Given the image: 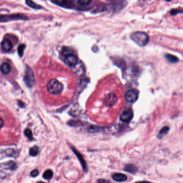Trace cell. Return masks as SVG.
I'll return each instance as SVG.
<instances>
[{
	"mask_svg": "<svg viewBox=\"0 0 183 183\" xmlns=\"http://www.w3.org/2000/svg\"><path fill=\"white\" fill-rule=\"evenodd\" d=\"M3 120L0 118V128H1L2 126H3Z\"/></svg>",
	"mask_w": 183,
	"mask_h": 183,
	"instance_id": "603a6c76",
	"label": "cell"
},
{
	"mask_svg": "<svg viewBox=\"0 0 183 183\" xmlns=\"http://www.w3.org/2000/svg\"><path fill=\"white\" fill-rule=\"evenodd\" d=\"M28 17L24 15L14 14L11 15H2L0 16V22H7L9 21L17 19H26Z\"/></svg>",
	"mask_w": 183,
	"mask_h": 183,
	"instance_id": "3957f363",
	"label": "cell"
},
{
	"mask_svg": "<svg viewBox=\"0 0 183 183\" xmlns=\"http://www.w3.org/2000/svg\"><path fill=\"white\" fill-rule=\"evenodd\" d=\"M1 71L5 75L8 74L11 71V66L8 63L4 62L1 66Z\"/></svg>",
	"mask_w": 183,
	"mask_h": 183,
	"instance_id": "4fadbf2b",
	"label": "cell"
},
{
	"mask_svg": "<svg viewBox=\"0 0 183 183\" xmlns=\"http://www.w3.org/2000/svg\"><path fill=\"white\" fill-rule=\"evenodd\" d=\"M131 39L141 47H144L147 45L149 38L146 33L142 31H137L133 32L131 36Z\"/></svg>",
	"mask_w": 183,
	"mask_h": 183,
	"instance_id": "6da1fadb",
	"label": "cell"
},
{
	"mask_svg": "<svg viewBox=\"0 0 183 183\" xmlns=\"http://www.w3.org/2000/svg\"><path fill=\"white\" fill-rule=\"evenodd\" d=\"M118 101L117 96L113 93H110L108 94L105 97V103L108 106L111 107L114 105Z\"/></svg>",
	"mask_w": 183,
	"mask_h": 183,
	"instance_id": "ba28073f",
	"label": "cell"
},
{
	"mask_svg": "<svg viewBox=\"0 0 183 183\" xmlns=\"http://www.w3.org/2000/svg\"><path fill=\"white\" fill-rule=\"evenodd\" d=\"M30 155L32 156H36L39 153V148L37 146H34L31 148L29 151Z\"/></svg>",
	"mask_w": 183,
	"mask_h": 183,
	"instance_id": "e0dca14e",
	"label": "cell"
},
{
	"mask_svg": "<svg viewBox=\"0 0 183 183\" xmlns=\"http://www.w3.org/2000/svg\"><path fill=\"white\" fill-rule=\"evenodd\" d=\"M64 61L65 64L69 66H74L78 62V57L76 55L71 53L65 55Z\"/></svg>",
	"mask_w": 183,
	"mask_h": 183,
	"instance_id": "5b68a950",
	"label": "cell"
},
{
	"mask_svg": "<svg viewBox=\"0 0 183 183\" xmlns=\"http://www.w3.org/2000/svg\"><path fill=\"white\" fill-rule=\"evenodd\" d=\"M98 183H111V182L108 180L100 179L98 180Z\"/></svg>",
	"mask_w": 183,
	"mask_h": 183,
	"instance_id": "7402d4cb",
	"label": "cell"
},
{
	"mask_svg": "<svg viewBox=\"0 0 183 183\" xmlns=\"http://www.w3.org/2000/svg\"><path fill=\"white\" fill-rule=\"evenodd\" d=\"M113 179L118 182H122L126 181L127 180V177L125 175L121 173H115L112 176Z\"/></svg>",
	"mask_w": 183,
	"mask_h": 183,
	"instance_id": "8fae6325",
	"label": "cell"
},
{
	"mask_svg": "<svg viewBox=\"0 0 183 183\" xmlns=\"http://www.w3.org/2000/svg\"><path fill=\"white\" fill-rule=\"evenodd\" d=\"M1 46L4 50L10 51L12 48V44L10 40L4 39L1 43Z\"/></svg>",
	"mask_w": 183,
	"mask_h": 183,
	"instance_id": "30bf717a",
	"label": "cell"
},
{
	"mask_svg": "<svg viewBox=\"0 0 183 183\" xmlns=\"http://www.w3.org/2000/svg\"><path fill=\"white\" fill-rule=\"evenodd\" d=\"M165 57L169 62L172 63H176L178 61V57L171 54H166L165 55Z\"/></svg>",
	"mask_w": 183,
	"mask_h": 183,
	"instance_id": "9a60e30c",
	"label": "cell"
},
{
	"mask_svg": "<svg viewBox=\"0 0 183 183\" xmlns=\"http://www.w3.org/2000/svg\"><path fill=\"white\" fill-rule=\"evenodd\" d=\"M53 171L50 169L47 170L43 174L44 178L45 180H50L53 177Z\"/></svg>",
	"mask_w": 183,
	"mask_h": 183,
	"instance_id": "2e32d148",
	"label": "cell"
},
{
	"mask_svg": "<svg viewBox=\"0 0 183 183\" xmlns=\"http://www.w3.org/2000/svg\"><path fill=\"white\" fill-rule=\"evenodd\" d=\"M169 129H170V128H169V127H168V126H164V127H163L160 130V132H159L158 135H157L158 138H159V139L163 138L169 132Z\"/></svg>",
	"mask_w": 183,
	"mask_h": 183,
	"instance_id": "5bb4252c",
	"label": "cell"
},
{
	"mask_svg": "<svg viewBox=\"0 0 183 183\" xmlns=\"http://www.w3.org/2000/svg\"><path fill=\"white\" fill-rule=\"evenodd\" d=\"M25 48V45L24 44H22L21 45L19 46L18 47V54L21 56L22 57L23 55V53H24V50Z\"/></svg>",
	"mask_w": 183,
	"mask_h": 183,
	"instance_id": "ffe728a7",
	"label": "cell"
},
{
	"mask_svg": "<svg viewBox=\"0 0 183 183\" xmlns=\"http://www.w3.org/2000/svg\"><path fill=\"white\" fill-rule=\"evenodd\" d=\"M44 183V182H38V183Z\"/></svg>",
	"mask_w": 183,
	"mask_h": 183,
	"instance_id": "d4e9b609",
	"label": "cell"
},
{
	"mask_svg": "<svg viewBox=\"0 0 183 183\" xmlns=\"http://www.w3.org/2000/svg\"><path fill=\"white\" fill-rule=\"evenodd\" d=\"M133 117V111L130 108H127L122 113L120 119L122 122H128L132 119Z\"/></svg>",
	"mask_w": 183,
	"mask_h": 183,
	"instance_id": "8992f818",
	"label": "cell"
},
{
	"mask_svg": "<svg viewBox=\"0 0 183 183\" xmlns=\"http://www.w3.org/2000/svg\"><path fill=\"white\" fill-rule=\"evenodd\" d=\"M26 3L27 4L29 7L34 8V9H40L41 8V6H40L39 5L37 4L35 2H33L32 1H26Z\"/></svg>",
	"mask_w": 183,
	"mask_h": 183,
	"instance_id": "ac0fdd59",
	"label": "cell"
},
{
	"mask_svg": "<svg viewBox=\"0 0 183 183\" xmlns=\"http://www.w3.org/2000/svg\"><path fill=\"white\" fill-rule=\"evenodd\" d=\"M24 81L28 87H32L35 83V77L33 73L32 70L29 67L26 69Z\"/></svg>",
	"mask_w": 183,
	"mask_h": 183,
	"instance_id": "277c9868",
	"label": "cell"
},
{
	"mask_svg": "<svg viewBox=\"0 0 183 183\" xmlns=\"http://www.w3.org/2000/svg\"><path fill=\"white\" fill-rule=\"evenodd\" d=\"M139 95L137 91L134 90H128L125 94V99L128 102L133 103L137 100Z\"/></svg>",
	"mask_w": 183,
	"mask_h": 183,
	"instance_id": "52a82bcc",
	"label": "cell"
},
{
	"mask_svg": "<svg viewBox=\"0 0 183 183\" xmlns=\"http://www.w3.org/2000/svg\"><path fill=\"white\" fill-rule=\"evenodd\" d=\"M135 183H151L150 182H147V181H142V182H137Z\"/></svg>",
	"mask_w": 183,
	"mask_h": 183,
	"instance_id": "cb8c5ba5",
	"label": "cell"
},
{
	"mask_svg": "<svg viewBox=\"0 0 183 183\" xmlns=\"http://www.w3.org/2000/svg\"><path fill=\"white\" fill-rule=\"evenodd\" d=\"M38 174H39V171L37 169L33 170L31 172H30V175L32 177H36L38 175Z\"/></svg>",
	"mask_w": 183,
	"mask_h": 183,
	"instance_id": "44dd1931",
	"label": "cell"
},
{
	"mask_svg": "<svg viewBox=\"0 0 183 183\" xmlns=\"http://www.w3.org/2000/svg\"><path fill=\"white\" fill-rule=\"evenodd\" d=\"M64 89L63 84L57 79H51L47 84V90L53 95H59Z\"/></svg>",
	"mask_w": 183,
	"mask_h": 183,
	"instance_id": "7a4b0ae2",
	"label": "cell"
},
{
	"mask_svg": "<svg viewBox=\"0 0 183 183\" xmlns=\"http://www.w3.org/2000/svg\"><path fill=\"white\" fill-rule=\"evenodd\" d=\"M24 134L25 136L27 137L29 140L32 141L33 140V134L31 129L27 128L24 131Z\"/></svg>",
	"mask_w": 183,
	"mask_h": 183,
	"instance_id": "d6986e66",
	"label": "cell"
},
{
	"mask_svg": "<svg viewBox=\"0 0 183 183\" xmlns=\"http://www.w3.org/2000/svg\"><path fill=\"white\" fill-rule=\"evenodd\" d=\"M72 151H73V152L74 153V154L77 156V158L79 160V162L81 164V165L82 166L83 169L84 170V171L86 172L88 170V166L86 164V162L85 161V160L83 157L82 155L79 153V151H77L75 148L72 147Z\"/></svg>",
	"mask_w": 183,
	"mask_h": 183,
	"instance_id": "9c48e42d",
	"label": "cell"
},
{
	"mask_svg": "<svg viewBox=\"0 0 183 183\" xmlns=\"http://www.w3.org/2000/svg\"><path fill=\"white\" fill-rule=\"evenodd\" d=\"M137 168L134 164H129L126 165L124 168V171L126 172H129L132 174H135L137 171Z\"/></svg>",
	"mask_w": 183,
	"mask_h": 183,
	"instance_id": "7c38bea8",
	"label": "cell"
}]
</instances>
